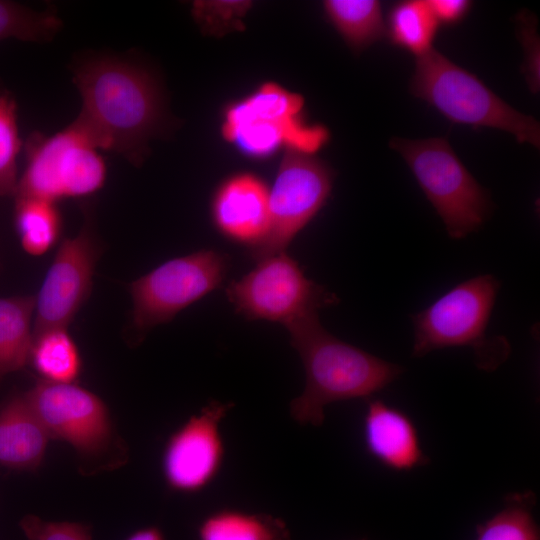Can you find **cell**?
Instances as JSON below:
<instances>
[{"label": "cell", "instance_id": "cell-1", "mask_svg": "<svg viewBox=\"0 0 540 540\" xmlns=\"http://www.w3.org/2000/svg\"><path fill=\"white\" fill-rule=\"evenodd\" d=\"M73 82L82 107L72 123L99 150L141 164L149 140L165 121L162 92L152 73L125 58L94 55L76 63Z\"/></svg>", "mask_w": 540, "mask_h": 540}, {"label": "cell", "instance_id": "cell-2", "mask_svg": "<svg viewBox=\"0 0 540 540\" xmlns=\"http://www.w3.org/2000/svg\"><path fill=\"white\" fill-rule=\"evenodd\" d=\"M285 328L305 370L303 392L290 403V415L301 425H322L327 405L371 397L403 373L401 366L329 333L317 313Z\"/></svg>", "mask_w": 540, "mask_h": 540}, {"label": "cell", "instance_id": "cell-3", "mask_svg": "<svg viewBox=\"0 0 540 540\" xmlns=\"http://www.w3.org/2000/svg\"><path fill=\"white\" fill-rule=\"evenodd\" d=\"M500 289L499 280L484 274L454 286L412 317L413 357L451 347H471L479 368L491 371L510 354L504 337L487 338L486 330Z\"/></svg>", "mask_w": 540, "mask_h": 540}, {"label": "cell", "instance_id": "cell-4", "mask_svg": "<svg viewBox=\"0 0 540 540\" xmlns=\"http://www.w3.org/2000/svg\"><path fill=\"white\" fill-rule=\"evenodd\" d=\"M410 89L452 123L499 129L519 143L540 146V125L533 116L508 105L476 75L434 48L417 57Z\"/></svg>", "mask_w": 540, "mask_h": 540}, {"label": "cell", "instance_id": "cell-5", "mask_svg": "<svg viewBox=\"0 0 540 540\" xmlns=\"http://www.w3.org/2000/svg\"><path fill=\"white\" fill-rule=\"evenodd\" d=\"M303 108L300 94L265 82L225 109L222 137L253 158L268 157L282 146L313 155L326 145L329 131L322 125L306 123Z\"/></svg>", "mask_w": 540, "mask_h": 540}, {"label": "cell", "instance_id": "cell-6", "mask_svg": "<svg viewBox=\"0 0 540 540\" xmlns=\"http://www.w3.org/2000/svg\"><path fill=\"white\" fill-rule=\"evenodd\" d=\"M390 147L406 161L450 238L477 231L491 208L490 197L453 151L446 138H392Z\"/></svg>", "mask_w": 540, "mask_h": 540}, {"label": "cell", "instance_id": "cell-7", "mask_svg": "<svg viewBox=\"0 0 540 540\" xmlns=\"http://www.w3.org/2000/svg\"><path fill=\"white\" fill-rule=\"evenodd\" d=\"M25 168L14 198L54 203L99 191L107 167L98 148L73 123L50 136L33 132L24 143Z\"/></svg>", "mask_w": 540, "mask_h": 540}, {"label": "cell", "instance_id": "cell-8", "mask_svg": "<svg viewBox=\"0 0 540 540\" xmlns=\"http://www.w3.org/2000/svg\"><path fill=\"white\" fill-rule=\"evenodd\" d=\"M229 258L202 249L170 259L129 285L132 328L145 335L171 321L180 311L217 289L227 274Z\"/></svg>", "mask_w": 540, "mask_h": 540}, {"label": "cell", "instance_id": "cell-9", "mask_svg": "<svg viewBox=\"0 0 540 540\" xmlns=\"http://www.w3.org/2000/svg\"><path fill=\"white\" fill-rule=\"evenodd\" d=\"M226 295L245 318L285 327L338 302L335 294L308 279L286 251L258 261L252 271L227 287Z\"/></svg>", "mask_w": 540, "mask_h": 540}, {"label": "cell", "instance_id": "cell-10", "mask_svg": "<svg viewBox=\"0 0 540 540\" xmlns=\"http://www.w3.org/2000/svg\"><path fill=\"white\" fill-rule=\"evenodd\" d=\"M334 173L322 160L296 151L286 153L269 189V225L265 237L250 248L260 261L284 252L327 202Z\"/></svg>", "mask_w": 540, "mask_h": 540}, {"label": "cell", "instance_id": "cell-11", "mask_svg": "<svg viewBox=\"0 0 540 540\" xmlns=\"http://www.w3.org/2000/svg\"><path fill=\"white\" fill-rule=\"evenodd\" d=\"M24 394L51 439L67 442L83 460L103 459L115 443L108 408L93 392L40 379Z\"/></svg>", "mask_w": 540, "mask_h": 540}, {"label": "cell", "instance_id": "cell-12", "mask_svg": "<svg viewBox=\"0 0 540 540\" xmlns=\"http://www.w3.org/2000/svg\"><path fill=\"white\" fill-rule=\"evenodd\" d=\"M233 407L230 401L211 400L169 436L161 469L170 490L193 494L216 479L225 458L220 426Z\"/></svg>", "mask_w": 540, "mask_h": 540}, {"label": "cell", "instance_id": "cell-13", "mask_svg": "<svg viewBox=\"0 0 540 540\" xmlns=\"http://www.w3.org/2000/svg\"><path fill=\"white\" fill-rule=\"evenodd\" d=\"M100 253L90 221L77 235L61 241L35 296L33 336L52 328H68L91 293Z\"/></svg>", "mask_w": 540, "mask_h": 540}, {"label": "cell", "instance_id": "cell-14", "mask_svg": "<svg viewBox=\"0 0 540 540\" xmlns=\"http://www.w3.org/2000/svg\"><path fill=\"white\" fill-rule=\"evenodd\" d=\"M362 440L366 452L376 462L395 472L412 471L429 461L412 418L379 399L367 402Z\"/></svg>", "mask_w": 540, "mask_h": 540}, {"label": "cell", "instance_id": "cell-15", "mask_svg": "<svg viewBox=\"0 0 540 540\" xmlns=\"http://www.w3.org/2000/svg\"><path fill=\"white\" fill-rule=\"evenodd\" d=\"M211 215L222 235L251 248L268 230L269 188L254 174L232 175L215 191Z\"/></svg>", "mask_w": 540, "mask_h": 540}, {"label": "cell", "instance_id": "cell-16", "mask_svg": "<svg viewBox=\"0 0 540 540\" xmlns=\"http://www.w3.org/2000/svg\"><path fill=\"white\" fill-rule=\"evenodd\" d=\"M51 439L25 394H14L0 405V465L35 471Z\"/></svg>", "mask_w": 540, "mask_h": 540}, {"label": "cell", "instance_id": "cell-17", "mask_svg": "<svg viewBox=\"0 0 540 540\" xmlns=\"http://www.w3.org/2000/svg\"><path fill=\"white\" fill-rule=\"evenodd\" d=\"M198 540H292L287 523L263 512L222 508L198 524Z\"/></svg>", "mask_w": 540, "mask_h": 540}, {"label": "cell", "instance_id": "cell-18", "mask_svg": "<svg viewBox=\"0 0 540 540\" xmlns=\"http://www.w3.org/2000/svg\"><path fill=\"white\" fill-rule=\"evenodd\" d=\"M35 296L0 297V383L29 363Z\"/></svg>", "mask_w": 540, "mask_h": 540}, {"label": "cell", "instance_id": "cell-19", "mask_svg": "<svg viewBox=\"0 0 540 540\" xmlns=\"http://www.w3.org/2000/svg\"><path fill=\"white\" fill-rule=\"evenodd\" d=\"M323 8L327 19L356 52L386 34L381 3L377 0H326Z\"/></svg>", "mask_w": 540, "mask_h": 540}, {"label": "cell", "instance_id": "cell-20", "mask_svg": "<svg viewBox=\"0 0 540 540\" xmlns=\"http://www.w3.org/2000/svg\"><path fill=\"white\" fill-rule=\"evenodd\" d=\"M67 329H48L32 338L29 363L44 381L75 383L80 376L81 355Z\"/></svg>", "mask_w": 540, "mask_h": 540}, {"label": "cell", "instance_id": "cell-21", "mask_svg": "<svg viewBox=\"0 0 540 540\" xmlns=\"http://www.w3.org/2000/svg\"><path fill=\"white\" fill-rule=\"evenodd\" d=\"M14 225L23 250L29 255L41 256L58 242L62 217L57 203L15 198Z\"/></svg>", "mask_w": 540, "mask_h": 540}, {"label": "cell", "instance_id": "cell-22", "mask_svg": "<svg viewBox=\"0 0 540 540\" xmlns=\"http://www.w3.org/2000/svg\"><path fill=\"white\" fill-rule=\"evenodd\" d=\"M438 27L427 1L405 0L391 7L386 34L393 45L419 57L433 48Z\"/></svg>", "mask_w": 540, "mask_h": 540}, {"label": "cell", "instance_id": "cell-23", "mask_svg": "<svg viewBox=\"0 0 540 540\" xmlns=\"http://www.w3.org/2000/svg\"><path fill=\"white\" fill-rule=\"evenodd\" d=\"M535 504L530 490L507 495L503 506L476 526L473 540H540Z\"/></svg>", "mask_w": 540, "mask_h": 540}, {"label": "cell", "instance_id": "cell-24", "mask_svg": "<svg viewBox=\"0 0 540 540\" xmlns=\"http://www.w3.org/2000/svg\"><path fill=\"white\" fill-rule=\"evenodd\" d=\"M57 12L34 10L13 1L0 0V41L15 38L26 42L51 41L62 29Z\"/></svg>", "mask_w": 540, "mask_h": 540}, {"label": "cell", "instance_id": "cell-25", "mask_svg": "<svg viewBox=\"0 0 540 540\" xmlns=\"http://www.w3.org/2000/svg\"><path fill=\"white\" fill-rule=\"evenodd\" d=\"M13 94L0 89V198L15 197L19 174L17 159L23 148Z\"/></svg>", "mask_w": 540, "mask_h": 540}, {"label": "cell", "instance_id": "cell-26", "mask_svg": "<svg viewBox=\"0 0 540 540\" xmlns=\"http://www.w3.org/2000/svg\"><path fill=\"white\" fill-rule=\"evenodd\" d=\"M250 6L247 1H198L193 16L209 33H223L239 28L240 18Z\"/></svg>", "mask_w": 540, "mask_h": 540}, {"label": "cell", "instance_id": "cell-27", "mask_svg": "<svg viewBox=\"0 0 540 540\" xmlns=\"http://www.w3.org/2000/svg\"><path fill=\"white\" fill-rule=\"evenodd\" d=\"M19 525L28 540H92L91 527L80 522L45 521L28 514Z\"/></svg>", "mask_w": 540, "mask_h": 540}, {"label": "cell", "instance_id": "cell-28", "mask_svg": "<svg viewBox=\"0 0 540 540\" xmlns=\"http://www.w3.org/2000/svg\"><path fill=\"white\" fill-rule=\"evenodd\" d=\"M519 36L525 51V75L530 90L539 91V37L536 30V19L528 14L521 13L518 18Z\"/></svg>", "mask_w": 540, "mask_h": 540}, {"label": "cell", "instance_id": "cell-29", "mask_svg": "<svg viewBox=\"0 0 540 540\" xmlns=\"http://www.w3.org/2000/svg\"><path fill=\"white\" fill-rule=\"evenodd\" d=\"M427 3L439 25H453L460 22L472 6L468 0H429Z\"/></svg>", "mask_w": 540, "mask_h": 540}, {"label": "cell", "instance_id": "cell-30", "mask_svg": "<svg viewBox=\"0 0 540 540\" xmlns=\"http://www.w3.org/2000/svg\"><path fill=\"white\" fill-rule=\"evenodd\" d=\"M126 540H166V538L159 527L148 526L136 530Z\"/></svg>", "mask_w": 540, "mask_h": 540}, {"label": "cell", "instance_id": "cell-31", "mask_svg": "<svg viewBox=\"0 0 540 540\" xmlns=\"http://www.w3.org/2000/svg\"><path fill=\"white\" fill-rule=\"evenodd\" d=\"M361 540H366V539H361Z\"/></svg>", "mask_w": 540, "mask_h": 540}]
</instances>
